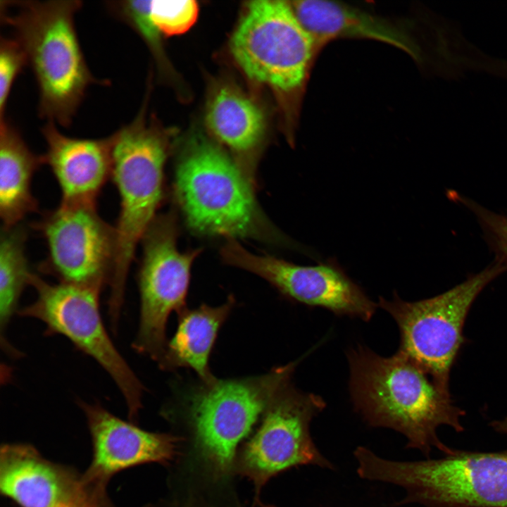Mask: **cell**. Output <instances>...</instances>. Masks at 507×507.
<instances>
[{
  "mask_svg": "<svg viewBox=\"0 0 507 507\" xmlns=\"http://www.w3.org/2000/svg\"><path fill=\"white\" fill-rule=\"evenodd\" d=\"M92 438V462L84 472L92 482L106 487L117 472L151 462H165L175 453L177 439L145 431L115 416L101 405L82 400Z\"/></svg>",
  "mask_w": 507,
  "mask_h": 507,
  "instance_id": "cell-15",
  "label": "cell"
},
{
  "mask_svg": "<svg viewBox=\"0 0 507 507\" xmlns=\"http://www.w3.org/2000/svg\"><path fill=\"white\" fill-rule=\"evenodd\" d=\"M447 196L468 209L475 217L494 260L507 268V213H497L474 200L450 189Z\"/></svg>",
  "mask_w": 507,
  "mask_h": 507,
  "instance_id": "cell-22",
  "label": "cell"
},
{
  "mask_svg": "<svg viewBox=\"0 0 507 507\" xmlns=\"http://www.w3.org/2000/svg\"><path fill=\"white\" fill-rule=\"evenodd\" d=\"M507 268L494 261L451 289L432 298L406 301L397 294L380 297L377 306L395 320L400 332L397 352L449 391L450 372L464 342L463 329L473 302Z\"/></svg>",
  "mask_w": 507,
  "mask_h": 507,
  "instance_id": "cell-6",
  "label": "cell"
},
{
  "mask_svg": "<svg viewBox=\"0 0 507 507\" xmlns=\"http://www.w3.org/2000/svg\"><path fill=\"white\" fill-rule=\"evenodd\" d=\"M26 232L19 224L1 227L0 235V328L2 349L13 358L21 354L7 339L6 330L15 312L20 296L30 283L32 273L29 270L25 254Z\"/></svg>",
  "mask_w": 507,
  "mask_h": 507,
  "instance_id": "cell-21",
  "label": "cell"
},
{
  "mask_svg": "<svg viewBox=\"0 0 507 507\" xmlns=\"http://www.w3.org/2000/svg\"><path fill=\"white\" fill-rule=\"evenodd\" d=\"M33 303L18 310L20 316L37 319L46 333L61 334L95 360L113 379L125 401L131 418L142 403V384L112 342L99 310L101 291L63 282L49 283L32 273Z\"/></svg>",
  "mask_w": 507,
  "mask_h": 507,
  "instance_id": "cell-8",
  "label": "cell"
},
{
  "mask_svg": "<svg viewBox=\"0 0 507 507\" xmlns=\"http://www.w3.org/2000/svg\"><path fill=\"white\" fill-rule=\"evenodd\" d=\"M292 6L317 45L340 37L369 39L397 47L417 60L420 58V51L408 35L382 18L329 1H296Z\"/></svg>",
  "mask_w": 507,
  "mask_h": 507,
  "instance_id": "cell-17",
  "label": "cell"
},
{
  "mask_svg": "<svg viewBox=\"0 0 507 507\" xmlns=\"http://www.w3.org/2000/svg\"><path fill=\"white\" fill-rule=\"evenodd\" d=\"M206 122L218 139L239 154L255 149L265 130L261 109L244 95L228 87L221 88L211 100Z\"/></svg>",
  "mask_w": 507,
  "mask_h": 507,
  "instance_id": "cell-20",
  "label": "cell"
},
{
  "mask_svg": "<svg viewBox=\"0 0 507 507\" xmlns=\"http://www.w3.org/2000/svg\"><path fill=\"white\" fill-rule=\"evenodd\" d=\"M241 167L207 141L190 146L179 161L175 193L190 228L229 238L259 237L263 218Z\"/></svg>",
  "mask_w": 507,
  "mask_h": 507,
  "instance_id": "cell-5",
  "label": "cell"
},
{
  "mask_svg": "<svg viewBox=\"0 0 507 507\" xmlns=\"http://www.w3.org/2000/svg\"><path fill=\"white\" fill-rule=\"evenodd\" d=\"M198 13L197 2L193 0L152 1L153 20L165 35L185 32L195 23Z\"/></svg>",
  "mask_w": 507,
  "mask_h": 507,
  "instance_id": "cell-23",
  "label": "cell"
},
{
  "mask_svg": "<svg viewBox=\"0 0 507 507\" xmlns=\"http://www.w3.org/2000/svg\"><path fill=\"white\" fill-rule=\"evenodd\" d=\"M353 453L361 478L405 489L399 505L507 507V449H453L439 458L415 461L387 460L362 446Z\"/></svg>",
  "mask_w": 507,
  "mask_h": 507,
  "instance_id": "cell-3",
  "label": "cell"
},
{
  "mask_svg": "<svg viewBox=\"0 0 507 507\" xmlns=\"http://www.w3.org/2000/svg\"><path fill=\"white\" fill-rule=\"evenodd\" d=\"M347 356L352 401L369 425L401 433L408 448L427 457L434 448L444 454L453 449L437 434L443 425L464 430L465 411L453 403L449 391L399 352L384 357L358 346Z\"/></svg>",
  "mask_w": 507,
  "mask_h": 507,
  "instance_id": "cell-1",
  "label": "cell"
},
{
  "mask_svg": "<svg viewBox=\"0 0 507 507\" xmlns=\"http://www.w3.org/2000/svg\"><path fill=\"white\" fill-rule=\"evenodd\" d=\"M173 215L156 217L142 242L143 254L138 274L139 325L134 349L157 362L166 347L165 328L173 311L185 305L193 261L201 252L181 253L177 248Z\"/></svg>",
  "mask_w": 507,
  "mask_h": 507,
  "instance_id": "cell-10",
  "label": "cell"
},
{
  "mask_svg": "<svg viewBox=\"0 0 507 507\" xmlns=\"http://www.w3.org/2000/svg\"><path fill=\"white\" fill-rule=\"evenodd\" d=\"M491 426L496 432L507 434V416L503 420L492 422Z\"/></svg>",
  "mask_w": 507,
  "mask_h": 507,
  "instance_id": "cell-25",
  "label": "cell"
},
{
  "mask_svg": "<svg viewBox=\"0 0 507 507\" xmlns=\"http://www.w3.org/2000/svg\"><path fill=\"white\" fill-rule=\"evenodd\" d=\"M325 407L318 395L303 392L289 382L277 393L242 456L244 472L257 484L289 468L303 465L332 469L310 432L313 418Z\"/></svg>",
  "mask_w": 507,
  "mask_h": 507,
  "instance_id": "cell-12",
  "label": "cell"
},
{
  "mask_svg": "<svg viewBox=\"0 0 507 507\" xmlns=\"http://www.w3.org/2000/svg\"><path fill=\"white\" fill-rule=\"evenodd\" d=\"M297 363L257 377L215 378L190 396L189 413L196 439L214 468L221 471L230 468L238 444L290 382Z\"/></svg>",
  "mask_w": 507,
  "mask_h": 507,
  "instance_id": "cell-9",
  "label": "cell"
},
{
  "mask_svg": "<svg viewBox=\"0 0 507 507\" xmlns=\"http://www.w3.org/2000/svg\"><path fill=\"white\" fill-rule=\"evenodd\" d=\"M48 247L43 270L59 282L101 291L114 264L115 232L96 205L60 204L37 225Z\"/></svg>",
  "mask_w": 507,
  "mask_h": 507,
  "instance_id": "cell-11",
  "label": "cell"
},
{
  "mask_svg": "<svg viewBox=\"0 0 507 507\" xmlns=\"http://www.w3.org/2000/svg\"><path fill=\"white\" fill-rule=\"evenodd\" d=\"M234 305L230 296L226 303L211 307L201 305L196 309L184 308L179 312L177 329L158 361L163 370L189 368L194 370L204 384L213 382L208 366L211 351L218 330Z\"/></svg>",
  "mask_w": 507,
  "mask_h": 507,
  "instance_id": "cell-19",
  "label": "cell"
},
{
  "mask_svg": "<svg viewBox=\"0 0 507 507\" xmlns=\"http://www.w3.org/2000/svg\"><path fill=\"white\" fill-rule=\"evenodd\" d=\"M1 17L13 30L36 80L38 112L46 122L69 127L92 84V74L76 32L75 18L82 2L6 1Z\"/></svg>",
  "mask_w": 507,
  "mask_h": 507,
  "instance_id": "cell-2",
  "label": "cell"
},
{
  "mask_svg": "<svg viewBox=\"0 0 507 507\" xmlns=\"http://www.w3.org/2000/svg\"><path fill=\"white\" fill-rule=\"evenodd\" d=\"M6 118L0 120V218L1 227L20 224L37 209L32 189L35 171L45 163L33 153L19 131Z\"/></svg>",
  "mask_w": 507,
  "mask_h": 507,
  "instance_id": "cell-18",
  "label": "cell"
},
{
  "mask_svg": "<svg viewBox=\"0 0 507 507\" xmlns=\"http://www.w3.org/2000/svg\"><path fill=\"white\" fill-rule=\"evenodd\" d=\"M0 490L20 507H113L106 487L25 443L1 445Z\"/></svg>",
  "mask_w": 507,
  "mask_h": 507,
  "instance_id": "cell-14",
  "label": "cell"
},
{
  "mask_svg": "<svg viewBox=\"0 0 507 507\" xmlns=\"http://www.w3.org/2000/svg\"><path fill=\"white\" fill-rule=\"evenodd\" d=\"M111 177L120 197L115 254L108 283L111 316H120L130 268L139 243L156 217L163 194L166 159L164 139L147 126L142 110L112 134Z\"/></svg>",
  "mask_w": 507,
  "mask_h": 507,
  "instance_id": "cell-4",
  "label": "cell"
},
{
  "mask_svg": "<svg viewBox=\"0 0 507 507\" xmlns=\"http://www.w3.org/2000/svg\"><path fill=\"white\" fill-rule=\"evenodd\" d=\"M46 145L44 155L61 193V204L96 205L111 176L112 135L100 139L72 137L53 122L41 129Z\"/></svg>",
  "mask_w": 507,
  "mask_h": 507,
  "instance_id": "cell-16",
  "label": "cell"
},
{
  "mask_svg": "<svg viewBox=\"0 0 507 507\" xmlns=\"http://www.w3.org/2000/svg\"><path fill=\"white\" fill-rule=\"evenodd\" d=\"M220 254L226 263L263 277L296 302L364 321L370 320L375 312L376 303L334 260L299 265L272 256L254 254L232 238L227 239Z\"/></svg>",
  "mask_w": 507,
  "mask_h": 507,
  "instance_id": "cell-13",
  "label": "cell"
},
{
  "mask_svg": "<svg viewBox=\"0 0 507 507\" xmlns=\"http://www.w3.org/2000/svg\"><path fill=\"white\" fill-rule=\"evenodd\" d=\"M27 65L26 54L20 43L13 38L0 40V119L5 118L7 101L13 82Z\"/></svg>",
  "mask_w": 507,
  "mask_h": 507,
  "instance_id": "cell-24",
  "label": "cell"
},
{
  "mask_svg": "<svg viewBox=\"0 0 507 507\" xmlns=\"http://www.w3.org/2000/svg\"><path fill=\"white\" fill-rule=\"evenodd\" d=\"M316 45L292 5L259 0L248 4L230 51L250 79L292 94L303 86Z\"/></svg>",
  "mask_w": 507,
  "mask_h": 507,
  "instance_id": "cell-7",
  "label": "cell"
}]
</instances>
